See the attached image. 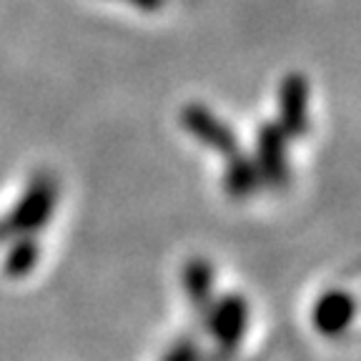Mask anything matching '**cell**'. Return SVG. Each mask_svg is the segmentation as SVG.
<instances>
[{"mask_svg":"<svg viewBox=\"0 0 361 361\" xmlns=\"http://www.w3.org/2000/svg\"><path fill=\"white\" fill-rule=\"evenodd\" d=\"M58 198V183L51 173H38L30 186L25 188L20 203L8 214V219L0 224V241L6 238H25L30 233L40 231L53 209H56Z\"/></svg>","mask_w":361,"mask_h":361,"instance_id":"cell-1","label":"cell"},{"mask_svg":"<svg viewBox=\"0 0 361 361\" xmlns=\"http://www.w3.org/2000/svg\"><path fill=\"white\" fill-rule=\"evenodd\" d=\"M254 164L259 171L261 186L269 188H286L291 178L288 166V135L279 123H264L256 130V148Z\"/></svg>","mask_w":361,"mask_h":361,"instance_id":"cell-2","label":"cell"},{"mask_svg":"<svg viewBox=\"0 0 361 361\" xmlns=\"http://www.w3.org/2000/svg\"><path fill=\"white\" fill-rule=\"evenodd\" d=\"M180 123H183V128H186L201 146L211 148V151L221 153V156H226V158L238 153L236 133H233L231 126L224 123L211 108L201 106V103H191V106H186L183 113H180Z\"/></svg>","mask_w":361,"mask_h":361,"instance_id":"cell-3","label":"cell"},{"mask_svg":"<svg viewBox=\"0 0 361 361\" xmlns=\"http://www.w3.org/2000/svg\"><path fill=\"white\" fill-rule=\"evenodd\" d=\"M206 326L214 334L216 344L224 351H233L241 344L243 334L248 326V304L243 296L228 293L221 301H214L209 306V311L203 314Z\"/></svg>","mask_w":361,"mask_h":361,"instance_id":"cell-4","label":"cell"},{"mask_svg":"<svg viewBox=\"0 0 361 361\" xmlns=\"http://www.w3.org/2000/svg\"><path fill=\"white\" fill-rule=\"evenodd\" d=\"M309 80L301 73H288L279 85V121L288 138H301L309 130Z\"/></svg>","mask_w":361,"mask_h":361,"instance_id":"cell-5","label":"cell"},{"mask_svg":"<svg viewBox=\"0 0 361 361\" xmlns=\"http://www.w3.org/2000/svg\"><path fill=\"white\" fill-rule=\"evenodd\" d=\"M356 314V304L351 299V293L341 291V288H331V291L322 293L319 301L314 304L311 311V322L314 329L324 336H338L351 326Z\"/></svg>","mask_w":361,"mask_h":361,"instance_id":"cell-6","label":"cell"},{"mask_svg":"<svg viewBox=\"0 0 361 361\" xmlns=\"http://www.w3.org/2000/svg\"><path fill=\"white\" fill-rule=\"evenodd\" d=\"M183 288L198 314H206L214 304V266L206 259H191L183 266Z\"/></svg>","mask_w":361,"mask_h":361,"instance_id":"cell-7","label":"cell"},{"mask_svg":"<svg viewBox=\"0 0 361 361\" xmlns=\"http://www.w3.org/2000/svg\"><path fill=\"white\" fill-rule=\"evenodd\" d=\"M261 186L259 171L251 156H243V153H233L228 156V164H226L224 173V188L231 198H248L251 193H256V188Z\"/></svg>","mask_w":361,"mask_h":361,"instance_id":"cell-8","label":"cell"},{"mask_svg":"<svg viewBox=\"0 0 361 361\" xmlns=\"http://www.w3.org/2000/svg\"><path fill=\"white\" fill-rule=\"evenodd\" d=\"M38 254L40 248L33 238H18L16 246L11 248V254H8V261H6V274L8 276H25L30 271L35 269L38 264Z\"/></svg>","mask_w":361,"mask_h":361,"instance_id":"cell-9","label":"cell"},{"mask_svg":"<svg viewBox=\"0 0 361 361\" xmlns=\"http://www.w3.org/2000/svg\"><path fill=\"white\" fill-rule=\"evenodd\" d=\"M164 361H201V356H198V349L191 341H180V344H176L173 349L164 356Z\"/></svg>","mask_w":361,"mask_h":361,"instance_id":"cell-10","label":"cell"},{"mask_svg":"<svg viewBox=\"0 0 361 361\" xmlns=\"http://www.w3.org/2000/svg\"><path fill=\"white\" fill-rule=\"evenodd\" d=\"M128 6L138 8V11H146V13H156L166 6V0H123Z\"/></svg>","mask_w":361,"mask_h":361,"instance_id":"cell-11","label":"cell"}]
</instances>
